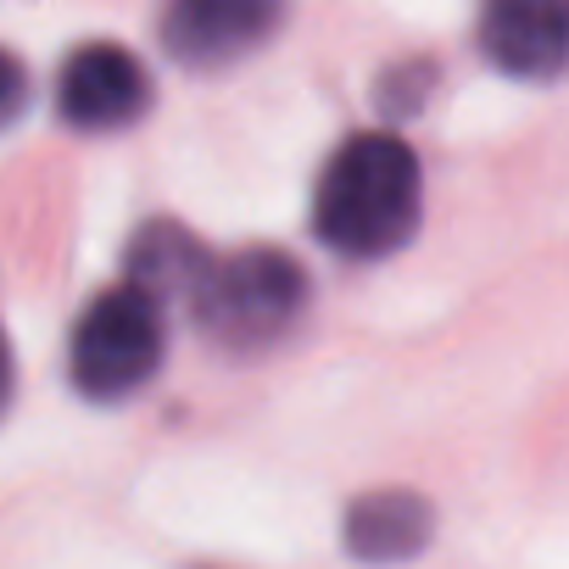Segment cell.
Returning <instances> with one entry per match:
<instances>
[{"mask_svg":"<svg viewBox=\"0 0 569 569\" xmlns=\"http://www.w3.org/2000/svg\"><path fill=\"white\" fill-rule=\"evenodd\" d=\"M419 157L402 134H352L319 173L313 229L330 251L375 262L419 229Z\"/></svg>","mask_w":569,"mask_h":569,"instance_id":"cell-1","label":"cell"},{"mask_svg":"<svg viewBox=\"0 0 569 569\" xmlns=\"http://www.w3.org/2000/svg\"><path fill=\"white\" fill-rule=\"evenodd\" d=\"M308 308V279L302 268L273 251V246H251V251H229L212 257L207 273L190 291V313L196 330L207 341H218L223 352H262L291 330Z\"/></svg>","mask_w":569,"mask_h":569,"instance_id":"cell-2","label":"cell"},{"mask_svg":"<svg viewBox=\"0 0 569 569\" xmlns=\"http://www.w3.org/2000/svg\"><path fill=\"white\" fill-rule=\"evenodd\" d=\"M162 352H168L162 297L123 279L79 313L73 347H68V375L90 402H123L162 369Z\"/></svg>","mask_w":569,"mask_h":569,"instance_id":"cell-3","label":"cell"},{"mask_svg":"<svg viewBox=\"0 0 569 569\" xmlns=\"http://www.w3.org/2000/svg\"><path fill=\"white\" fill-rule=\"evenodd\" d=\"M146 107H151V79L134 51H123L112 40H90L62 62L57 112L73 129H84V134L129 129L134 118H146Z\"/></svg>","mask_w":569,"mask_h":569,"instance_id":"cell-4","label":"cell"},{"mask_svg":"<svg viewBox=\"0 0 569 569\" xmlns=\"http://www.w3.org/2000/svg\"><path fill=\"white\" fill-rule=\"evenodd\" d=\"M284 0H168L162 46L184 68H229L273 40Z\"/></svg>","mask_w":569,"mask_h":569,"instance_id":"cell-5","label":"cell"},{"mask_svg":"<svg viewBox=\"0 0 569 569\" xmlns=\"http://www.w3.org/2000/svg\"><path fill=\"white\" fill-rule=\"evenodd\" d=\"M480 51L508 79L569 73V0H480Z\"/></svg>","mask_w":569,"mask_h":569,"instance_id":"cell-6","label":"cell"},{"mask_svg":"<svg viewBox=\"0 0 569 569\" xmlns=\"http://www.w3.org/2000/svg\"><path fill=\"white\" fill-rule=\"evenodd\" d=\"M436 513L419 491H369L347 508V552L363 563H408L425 552Z\"/></svg>","mask_w":569,"mask_h":569,"instance_id":"cell-7","label":"cell"},{"mask_svg":"<svg viewBox=\"0 0 569 569\" xmlns=\"http://www.w3.org/2000/svg\"><path fill=\"white\" fill-rule=\"evenodd\" d=\"M207 262H212V251L173 218L146 223L134 234V246H129V279L146 284V291H157V297H173V291L190 297L196 279L207 273Z\"/></svg>","mask_w":569,"mask_h":569,"instance_id":"cell-8","label":"cell"},{"mask_svg":"<svg viewBox=\"0 0 569 569\" xmlns=\"http://www.w3.org/2000/svg\"><path fill=\"white\" fill-rule=\"evenodd\" d=\"M23 107H29V68L12 51H0V129H7Z\"/></svg>","mask_w":569,"mask_h":569,"instance_id":"cell-9","label":"cell"},{"mask_svg":"<svg viewBox=\"0 0 569 569\" xmlns=\"http://www.w3.org/2000/svg\"><path fill=\"white\" fill-rule=\"evenodd\" d=\"M7 402H12V341L0 330V413H7Z\"/></svg>","mask_w":569,"mask_h":569,"instance_id":"cell-10","label":"cell"}]
</instances>
